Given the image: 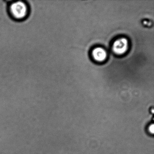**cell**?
<instances>
[{"mask_svg":"<svg viewBox=\"0 0 154 154\" xmlns=\"http://www.w3.org/2000/svg\"><path fill=\"white\" fill-rule=\"evenodd\" d=\"M8 12L10 17L15 21L26 20L29 15V7L26 1H10L8 5Z\"/></svg>","mask_w":154,"mask_h":154,"instance_id":"6da1fadb","label":"cell"},{"mask_svg":"<svg viewBox=\"0 0 154 154\" xmlns=\"http://www.w3.org/2000/svg\"><path fill=\"white\" fill-rule=\"evenodd\" d=\"M128 40L126 38L121 37L116 39L112 45V50L116 54L122 55L128 51Z\"/></svg>","mask_w":154,"mask_h":154,"instance_id":"7a4b0ae2","label":"cell"},{"mask_svg":"<svg viewBox=\"0 0 154 154\" xmlns=\"http://www.w3.org/2000/svg\"><path fill=\"white\" fill-rule=\"evenodd\" d=\"M91 54L93 58L96 62H103L107 58V52L104 48L102 47H97L94 48L92 51Z\"/></svg>","mask_w":154,"mask_h":154,"instance_id":"3957f363","label":"cell"},{"mask_svg":"<svg viewBox=\"0 0 154 154\" xmlns=\"http://www.w3.org/2000/svg\"><path fill=\"white\" fill-rule=\"evenodd\" d=\"M149 131L152 134H154V125L153 124H151L149 125L148 128Z\"/></svg>","mask_w":154,"mask_h":154,"instance_id":"277c9868","label":"cell"}]
</instances>
